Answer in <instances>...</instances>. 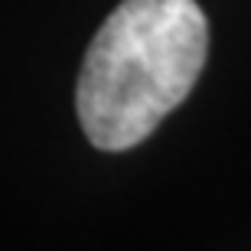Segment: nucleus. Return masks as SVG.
I'll use <instances>...</instances> for the list:
<instances>
[{
    "instance_id": "1",
    "label": "nucleus",
    "mask_w": 251,
    "mask_h": 251,
    "mask_svg": "<svg viewBox=\"0 0 251 251\" xmlns=\"http://www.w3.org/2000/svg\"><path fill=\"white\" fill-rule=\"evenodd\" d=\"M209 52L196 0H124L85 52L75 108L98 150H130L176 108Z\"/></svg>"
}]
</instances>
